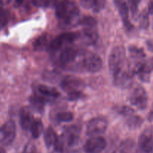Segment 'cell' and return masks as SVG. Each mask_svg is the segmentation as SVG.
Segmentation results:
<instances>
[{
    "mask_svg": "<svg viewBox=\"0 0 153 153\" xmlns=\"http://www.w3.org/2000/svg\"><path fill=\"white\" fill-rule=\"evenodd\" d=\"M55 13L64 23L71 24L79 16V10L73 2L60 1L55 6Z\"/></svg>",
    "mask_w": 153,
    "mask_h": 153,
    "instance_id": "obj_1",
    "label": "cell"
},
{
    "mask_svg": "<svg viewBox=\"0 0 153 153\" xmlns=\"http://www.w3.org/2000/svg\"><path fill=\"white\" fill-rule=\"evenodd\" d=\"M126 58V51L121 46H115L111 52L108 58V67L112 74L123 69Z\"/></svg>",
    "mask_w": 153,
    "mask_h": 153,
    "instance_id": "obj_2",
    "label": "cell"
},
{
    "mask_svg": "<svg viewBox=\"0 0 153 153\" xmlns=\"http://www.w3.org/2000/svg\"><path fill=\"white\" fill-rule=\"evenodd\" d=\"M16 137V126L13 121L9 120L0 127V143L4 146L10 145Z\"/></svg>",
    "mask_w": 153,
    "mask_h": 153,
    "instance_id": "obj_3",
    "label": "cell"
},
{
    "mask_svg": "<svg viewBox=\"0 0 153 153\" xmlns=\"http://www.w3.org/2000/svg\"><path fill=\"white\" fill-rule=\"evenodd\" d=\"M129 100L131 105L140 110H143L146 108L148 103V96L146 91L143 87L138 85L131 93Z\"/></svg>",
    "mask_w": 153,
    "mask_h": 153,
    "instance_id": "obj_4",
    "label": "cell"
},
{
    "mask_svg": "<svg viewBox=\"0 0 153 153\" xmlns=\"http://www.w3.org/2000/svg\"><path fill=\"white\" fill-rule=\"evenodd\" d=\"M108 123L105 119L102 117L94 118L88 122L86 128V133L91 137H96L103 134L107 129Z\"/></svg>",
    "mask_w": 153,
    "mask_h": 153,
    "instance_id": "obj_5",
    "label": "cell"
},
{
    "mask_svg": "<svg viewBox=\"0 0 153 153\" xmlns=\"http://www.w3.org/2000/svg\"><path fill=\"white\" fill-rule=\"evenodd\" d=\"M107 142L101 136L91 137L85 142L84 150L86 153H101L105 149Z\"/></svg>",
    "mask_w": 153,
    "mask_h": 153,
    "instance_id": "obj_6",
    "label": "cell"
},
{
    "mask_svg": "<svg viewBox=\"0 0 153 153\" xmlns=\"http://www.w3.org/2000/svg\"><path fill=\"white\" fill-rule=\"evenodd\" d=\"M114 81L115 85L120 88H128L133 84V76L129 73L123 70H119L113 74Z\"/></svg>",
    "mask_w": 153,
    "mask_h": 153,
    "instance_id": "obj_7",
    "label": "cell"
},
{
    "mask_svg": "<svg viewBox=\"0 0 153 153\" xmlns=\"http://www.w3.org/2000/svg\"><path fill=\"white\" fill-rule=\"evenodd\" d=\"M103 65L102 60L99 55L90 54L87 55L83 61V66L88 72L97 73L100 71Z\"/></svg>",
    "mask_w": 153,
    "mask_h": 153,
    "instance_id": "obj_8",
    "label": "cell"
},
{
    "mask_svg": "<svg viewBox=\"0 0 153 153\" xmlns=\"http://www.w3.org/2000/svg\"><path fill=\"white\" fill-rule=\"evenodd\" d=\"M61 88L68 93L72 91H79V88L82 86V82L79 79L73 77H68L64 79L61 84Z\"/></svg>",
    "mask_w": 153,
    "mask_h": 153,
    "instance_id": "obj_9",
    "label": "cell"
},
{
    "mask_svg": "<svg viewBox=\"0 0 153 153\" xmlns=\"http://www.w3.org/2000/svg\"><path fill=\"white\" fill-rule=\"evenodd\" d=\"M34 120L32 114L27 108H23L21 109L19 114V123L23 129L30 130Z\"/></svg>",
    "mask_w": 153,
    "mask_h": 153,
    "instance_id": "obj_10",
    "label": "cell"
},
{
    "mask_svg": "<svg viewBox=\"0 0 153 153\" xmlns=\"http://www.w3.org/2000/svg\"><path fill=\"white\" fill-rule=\"evenodd\" d=\"M77 51L72 47H67L64 49L60 54L59 60L61 64H68L75 60L77 56Z\"/></svg>",
    "mask_w": 153,
    "mask_h": 153,
    "instance_id": "obj_11",
    "label": "cell"
},
{
    "mask_svg": "<svg viewBox=\"0 0 153 153\" xmlns=\"http://www.w3.org/2000/svg\"><path fill=\"white\" fill-rule=\"evenodd\" d=\"M119 10L120 14L122 17L123 22L124 25L128 29H131L133 28L132 25L131 24L129 21V12H128V7L126 2H121L119 4Z\"/></svg>",
    "mask_w": 153,
    "mask_h": 153,
    "instance_id": "obj_12",
    "label": "cell"
},
{
    "mask_svg": "<svg viewBox=\"0 0 153 153\" xmlns=\"http://www.w3.org/2000/svg\"><path fill=\"white\" fill-rule=\"evenodd\" d=\"M58 137L56 132L52 127H49L44 133V140L47 147H52L55 146L58 141Z\"/></svg>",
    "mask_w": 153,
    "mask_h": 153,
    "instance_id": "obj_13",
    "label": "cell"
},
{
    "mask_svg": "<svg viewBox=\"0 0 153 153\" xmlns=\"http://www.w3.org/2000/svg\"><path fill=\"white\" fill-rule=\"evenodd\" d=\"M143 123V119L137 115H131L126 120V125L130 129H137Z\"/></svg>",
    "mask_w": 153,
    "mask_h": 153,
    "instance_id": "obj_14",
    "label": "cell"
},
{
    "mask_svg": "<svg viewBox=\"0 0 153 153\" xmlns=\"http://www.w3.org/2000/svg\"><path fill=\"white\" fill-rule=\"evenodd\" d=\"M82 4L87 8H91L96 12L100 11L104 7L105 1H83Z\"/></svg>",
    "mask_w": 153,
    "mask_h": 153,
    "instance_id": "obj_15",
    "label": "cell"
},
{
    "mask_svg": "<svg viewBox=\"0 0 153 153\" xmlns=\"http://www.w3.org/2000/svg\"><path fill=\"white\" fill-rule=\"evenodd\" d=\"M43 130V126L41 121L38 120H34L31 128H30V131H31L32 137L34 138H38L41 134Z\"/></svg>",
    "mask_w": 153,
    "mask_h": 153,
    "instance_id": "obj_16",
    "label": "cell"
},
{
    "mask_svg": "<svg viewBox=\"0 0 153 153\" xmlns=\"http://www.w3.org/2000/svg\"><path fill=\"white\" fill-rule=\"evenodd\" d=\"M38 90L40 93L43 95L50 97H58L59 96V93L55 88L46 86V85H40L38 87Z\"/></svg>",
    "mask_w": 153,
    "mask_h": 153,
    "instance_id": "obj_17",
    "label": "cell"
},
{
    "mask_svg": "<svg viewBox=\"0 0 153 153\" xmlns=\"http://www.w3.org/2000/svg\"><path fill=\"white\" fill-rule=\"evenodd\" d=\"M49 42V38L47 35L40 36L38 38L36 39L34 42V49L35 50H43L46 48Z\"/></svg>",
    "mask_w": 153,
    "mask_h": 153,
    "instance_id": "obj_18",
    "label": "cell"
},
{
    "mask_svg": "<svg viewBox=\"0 0 153 153\" xmlns=\"http://www.w3.org/2000/svg\"><path fill=\"white\" fill-rule=\"evenodd\" d=\"M30 103H31V105L35 109H37V111H40L43 109L44 107L45 102L43 100V98L38 97V96H32L29 98Z\"/></svg>",
    "mask_w": 153,
    "mask_h": 153,
    "instance_id": "obj_19",
    "label": "cell"
},
{
    "mask_svg": "<svg viewBox=\"0 0 153 153\" xmlns=\"http://www.w3.org/2000/svg\"><path fill=\"white\" fill-rule=\"evenodd\" d=\"M83 36L86 39V41L88 43L95 42L98 37L97 33L93 28H85V31H84Z\"/></svg>",
    "mask_w": 153,
    "mask_h": 153,
    "instance_id": "obj_20",
    "label": "cell"
},
{
    "mask_svg": "<svg viewBox=\"0 0 153 153\" xmlns=\"http://www.w3.org/2000/svg\"><path fill=\"white\" fill-rule=\"evenodd\" d=\"M149 26V13L146 10H143L140 15V27L142 29H147Z\"/></svg>",
    "mask_w": 153,
    "mask_h": 153,
    "instance_id": "obj_21",
    "label": "cell"
},
{
    "mask_svg": "<svg viewBox=\"0 0 153 153\" xmlns=\"http://www.w3.org/2000/svg\"><path fill=\"white\" fill-rule=\"evenodd\" d=\"M73 114L71 112H61L56 115L57 121L60 123H67L70 122L73 120Z\"/></svg>",
    "mask_w": 153,
    "mask_h": 153,
    "instance_id": "obj_22",
    "label": "cell"
},
{
    "mask_svg": "<svg viewBox=\"0 0 153 153\" xmlns=\"http://www.w3.org/2000/svg\"><path fill=\"white\" fill-rule=\"evenodd\" d=\"M129 52L131 57L134 58H143L146 56L144 51L143 49L137 47V46H129Z\"/></svg>",
    "mask_w": 153,
    "mask_h": 153,
    "instance_id": "obj_23",
    "label": "cell"
},
{
    "mask_svg": "<svg viewBox=\"0 0 153 153\" xmlns=\"http://www.w3.org/2000/svg\"><path fill=\"white\" fill-rule=\"evenodd\" d=\"M82 25H85V28H94L97 25V21L96 20L95 18L92 16H84L82 20L80 21Z\"/></svg>",
    "mask_w": 153,
    "mask_h": 153,
    "instance_id": "obj_24",
    "label": "cell"
},
{
    "mask_svg": "<svg viewBox=\"0 0 153 153\" xmlns=\"http://www.w3.org/2000/svg\"><path fill=\"white\" fill-rule=\"evenodd\" d=\"M79 140V136L76 134L75 131L69 133V134L67 137V143L69 146H76Z\"/></svg>",
    "mask_w": 153,
    "mask_h": 153,
    "instance_id": "obj_25",
    "label": "cell"
},
{
    "mask_svg": "<svg viewBox=\"0 0 153 153\" xmlns=\"http://www.w3.org/2000/svg\"><path fill=\"white\" fill-rule=\"evenodd\" d=\"M138 3L137 1H131V6H130V10H131V16L134 19H137L139 17V9H138Z\"/></svg>",
    "mask_w": 153,
    "mask_h": 153,
    "instance_id": "obj_26",
    "label": "cell"
},
{
    "mask_svg": "<svg viewBox=\"0 0 153 153\" xmlns=\"http://www.w3.org/2000/svg\"><path fill=\"white\" fill-rule=\"evenodd\" d=\"M9 19V13L4 9H0V27H4Z\"/></svg>",
    "mask_w": 153,
    "mask_h": 153,
    "instance_id": "obj_27",
    "label": "cell"
},
{
    "mask_svg": "<svg viewBox=\"0 0 153 153\" xmlns=\"http://www.w3.org/2000/svg\"><path fill=\"white\" fill-rule=\"evenodd\" d=\"M120 113L121 114L124 115V116H126V117H130L131 115L134 114V110L131 108L128 107V106H123V107L120 108Z\"/></svg>",
    "mask_w": 153,
    "mask_h": 153,
    "instance_id": "obj_28",
    "label": "cell"
},
{
    "mask_svg": "<svg viewBox=\"0 0 153 153\" xmlns=\"http://www.w3.org/2000/svg\"><path fill=\"white\" fill-rule=\"evenodd\" d=\"M82 97V93L80 91H72L68 93V100L70 101H76Z\"/></svg>",
    "mask_w": 153,
    "mask_h": 153,
    "instance_id": "obj_29",
    "label": "cell"
},
{
    "mask_svg": "<svg viewBox=\"0 0 153 153\" xmlns=\"http://www.w3.org/2000/svg\"><path fill=\"white\" fill-rule=\"evenodd\" d=\"M22 153H37V151H36L35 147L34 146H32L31 144H28L27 145V146L24 149Z\"/></svg>",
    "mask_w": 153,
    "mask_h": 153,
    "instance_id": "obj_30",
    "label": "cell"
},
{
    "mask_svg": "<svg viewBox=\"0 0 153 153\" xmlns=\"http://www.w3.org/2000/svg\"><path fill=\"white\" fill-rule=\"evenodd\" d=\"M148 13L153 14V1H149V4H148Z\"/></svg>",
    "mask_w": 153,
    "mask_h": 153,
    "instance_id": "obj_31",
    "label": "cell"
},
{
    "mask_svg": "<svg viewBox=\"0 0 153 153\" xmlns=\"http://www.w3.org/2000/svg\"><path fill=\"white\" fill-rule=\"evenodd\" d=\"M34 4H37V6H46L47 5V4H49V2L48 1H34Z\"/></svg>",
    "mask_w": 153,
    "mask_h": 153,
    "instance_id": "obj_32",
    "label": "cell"
},
{
    "mask_svg": "<svg viewBox=\"0 0 153 153\" xmlns=\"http://www.w3.org/2000/svg\"><path fill=\"white\" fill-rule=\"evenodd\" d=\"M146 44H147V46H148V48H149V50L153 52V40H148L147 43H146Z\"/></svg>",
    "mask_w": 153,
    "mask_h": 153,
    "instance_id": "obj_33",
    "label": "cell"
},
{
    "mask_svg": "<svg viewBox=\"0 0 153 153\" xmlns=\"http://www.w3.org/2000/svg\"><path fill=\"white\" fill-rule=\"evenodd\" d=\"M136 153H153V151L152 150H145V149H139L137 148V152Z\"/></svg>",
    "mask_w": 153,
    "mask_h": 153,
    "instance_id": "obj_34",
    "label": "cell"
},
{
    "mask_svg": "<svg viewBox=\"0 0 153 153\" xmlns=\"http://www.w3.org/2000/svg\"><path fill=\"white\" fill-rule=\"evenodd\" d=\"M148 120H149V121H153V105L150 111H149V115H148Z\"/></svg>",
    "mask_w": 153,
    "mask_h": 153,
    "instance_id": "obj_35",
    "label": "cell"
},
{
    "mask_svg": "<svg viewBox=\"0 0 153 153\" xmlns=\"http://www.w3.org/2000/svg\"><path fill=\"white\" fill-rule=\"evenodd\" d=\"M114 153H127L125 151L123 150V149H119V150H116Z\"/></svg>",
    "mask_w": 153,
    "mask_h": 153,
    "instance_id": "obj_36",
    "label": "cell"
},
{
    "mask_svg": "<svg viewBox=\"0 0 153 153\" xmlns=\"http://www.w3.org/2000/svg\"><path fill=\"white\" fill-rule=\"evenodd\" d=\"M0 153H6L5 150L2 147H1V146H0Z\"/></svg>",
    "mask_w": 153,
    "mask_h": 153,
    "instance_id": "obj_37",
    "label": "cell"
},
{
    "mask_svg": "<svg viewBox=\"0 0 153 153\" xmlns=\"http://www.w3.org/2000/svg\"><path fill=\"white\" fill-rule=\"evenodd\" d=\"M68 153H79L78 151H72V152H69Z\"/></svg>",
    "mask_w": 153,
    "mask_h": 153,
    "instance_id": "obj_38",
    "label": "cell"
}]
</instances>
